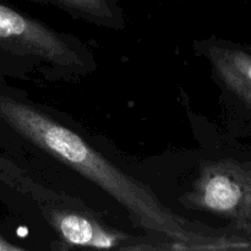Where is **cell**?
Segmentation results:
<instances>
[{
  "instance_id": "1",
  "label": "cell",
  "mask_w": 251,
  "mask_h": 251,
  "mask_svg": "<svg viewBox=\"0 0 251 251\" xmlns=\"http://www.w3.org/2000/svg\"><path fill=\"white\" fill-rule=\"evenodd\" d=\"M0 118L20 136L109 194L135 225L164 242L169 250L251 251L248 238L232 226L213 228L169 210L145 184L120 171L77 132L34 105L0 96Z\"/></svg>"
},
{
  "instance_id": "7",
  "label": "cell",
  "mask_w": 251,
  "mask_h": 251,
  "mask_svg": "<svg viewBox=\"0 0 251 251\" xmlns=\"http://www.w3.org/2000/svg\"><path fill=\"white\" fill-rule=\"evenodd\" d=\"M22 250H25L24 248L12 244V243H10L9 240H6L5 238H2L1 235H0V251H22Z\"/></svg>"
},
{
  "instance_id": "8",
  "label": "cell",
  "mask_w": 251,
  "mask_h": 251,
  "mask_svg": "<svg viewBox=\"0 0 251 251\" xmlns=\"http://www.w3.org/2000/svg\"><path fill=\"white\" fill-rule=\"evenodd\" d=\"M229 226H232L235 229L239 230L240 233H243V234L248 238V240H249L251 245V225H248V223H234V225Z\"/></svg>"
},
{
  "instance_id": "3",
  "label": "cell",
  "mask_w": 251,
  "mask_h": 251,
  "mask_svg": "<svg viewBox=\"0 0 251 251\" xmlns=\"http://www.w3.org/2000/svg\"><path fill=\"white\" fill-rule=\"evenodd\" d=\"M180 202L191 210L217 216L228 225H251V152L202 162Z\"/></svg>"
},
{
  "instance_id": "5",
  "label": "cell",
  "mask_w": 251,
  "mask_h": 251,
  "mask_svg": "<svg viewBox=\"0 0 251 251\" xmlns=\"http://www.w3.org/2000/svg\"><path fill=\"white\" fill-rule=\"evenodd\" d=\"M201 47L230 109L251 136V48L226 39H211Z\"/></svg>"
},
{
  "instance_id": "2",
  "label": "cell",
  "mask_w": 251,
  "mask_h": 251,
  "mask_svg": "<svg viewBox=\"0 0 251 251\" xmlns=\"http://www.w3.org/2000/svg\"><path fill=\"white\" fill-rule=\"evenodd\" d=\"M0 179L34 201L49 227L66 247L134 250L139 244V238L98 221L85 203H76L70 196L44 189L1 157Z\"/></svg>"
},
{
  "instance_id": "6",
  "label": "cell",
  "mask_w": 251,
  "mask_h": 251,
  "mask_svg": "<svg viewBox=\"0 0 251 251\" xmlns=\"http://www.w3.org/2000/svg\"><path fill=\"white\" fill-rule=\"evenodd\" d=\"M63 10L73 17L97 26L119 28L124 16L117 0H33Z\"/></svg>"
},
{
  "instance_id": "4",
  "label": "cell",
  "mask_w": 251,
  "mask_h": 251,
  "mask_svg": "<svg viewBox=\"0 0 251 251\" xmlns=\"http://www.w3.org/2000/svg\"><path fill=\"white\" fill-rule=\"evenodd\" d=\"M0 48L70 71L87 68V54L75 39L0 5Z\"/></svg>"
}]
</instances>
